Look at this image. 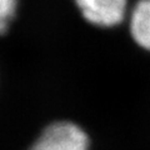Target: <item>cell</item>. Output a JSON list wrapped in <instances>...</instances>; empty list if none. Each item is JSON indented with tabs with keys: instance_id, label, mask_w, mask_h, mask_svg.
Returning <instances> with one entry per match:
<instances>
[{
	"instance_id": "obj_1",
	"label": "cell",
	"mask_w": 150,
	"mask_h": 150,
	"mask_svg": "<svg viewBox=\"0 0 150 150\" xmlns=\"http://www.w3.org/2000/svg\"><path fill=\"white\" fill-rule=\"evenodd\" d=\"M90 139L75 123L55 121L41 131L29 150H89Z\"/></svg>"
},
{
	"instance_id": "obj_2",
	"label": "cell",
	"mask_w": 150,
	"mask_h": 150,
	"mask_svg": "<svg viewBox=\"0 0 150 150\" xmlns=\"http://www.w3.org/2000/svg\"><path fill=\"white\" fill-rule=\"evenodd\" d=\"M88 23L99 28H114L121 24L128 11V0H75Z\"/></svg>"
},
{
	"instance_id": "obj_3",
	"label": "cell",
	"mask_w": 150,
	"mask_h": 150,
	"mask_svg": "<svg viewBox=\"0 0 150 150\" xmlns=\"http://www.w3.org/2000/svg\"><path fill=\"white\" fill-rule=\"evenodd\" d=\"M130 34L140 48L150 51V0H139L130 14Z\"/></svg>"
},
{
	"instance_id": "obj_4",
	"label": "cell",
	"mask_w": 150,
	"mask_h": 150,
	"mask_svg": "<svg viewBox=\"0 0 150 150\" xmlns=\"http://www.w3.org/2000/svg\"><path fill=\"white\" fill-rule=\"evenodd\" d=\"M18 9V0H0V35L4 34L13 21Z\"/></svg>"
}]
</instances>
